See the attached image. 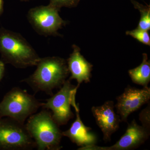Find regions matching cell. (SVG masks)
Masks as SVG:
<instances>
[{"label": "cell", "mask_w": 150, "mask_h": 150, "mask_svg": "<svg viewBox=\"0 0 150 150\" xmlns=\"http://www.w3.org/2000/svg\"><path fill=\"white\" fill-rule=\"evenodd\" d=\"M33 74L22 82L26 83L35 92L53 95L54 89L62 87L69 74L64 59L58 57L40 58Z\"/></svg>", "instance_id": "1"}, {"label": "cell", "mask_w": 150, "mask_h": 150, "mask_svg": "<svg viewBox=\"0 0 150 150\" xmlns=\"http://www.w3.org/2000/svg\"><path fill=\"white\" fill-rule=\"evenodd\" d=\"M38 150H59L63 137L52 113L43 110L30 116L25 125Z\"/></svg>", "instance_id": "2"}, {"label": "cell", "mask_w": 150, "mask_h": 150, "mask_svg": "<svg viewBox=\"0 0 150 150\" xmlns=\"http://www.w3.org/2000/svg\"><path fill=\"white\" fill-rule=\"evenodd\" d=\"M0 52L7 63L17 68L36 66L40 59L24 38L8 30L0 33Z\"/></svg>", "instance_id": "3"}, {"label": "cell", "mask_w": 150, "mask_h": 150, "mask_svg": "<svg viewBox=\"0 0 150 150\" xmlns=\"http://www.w3.org/2000/svg\"><path fill=\"white\" fill-rule=\"evenodd\" d=\"M42 103L25 90L13 88L0 103V118L7 117L24 124L26 119L41 107Z\"/></svg>", "instance_id": "4"}, {"label": "cell", "mask_w": 150, "mask_h": 150, "mask_svg": "<svg viewBox=\"0 0 150 150\" xmlns=\"http://www.w3.org/2000/svg\"><path fill=\"white\" fill-rule=\"evenodd\" d=\"M78 89L69 79L66 80L57 93L46 100V102L42 103L41 107L52 111V117L59 126L66 125L74 117L71 105L75 111L79 110L75 99Z\"/></svg>", "instance_id": "5"}, {"label": "cell", "mask_w": 150, "mask_h": 150, "mask_svg": "<svg viewBox=\"0 0 150 150\" xmlns=\"http://www.w3.org/2000/svg\"><path fill=\"white\" fill-rule=\"evenodd\" d=\"M36 148L25 125L12 118H0V149L24 150Z\"/></svg>", "instance_id": "6"}, {"label": "cell", "mask_w": 150, "mask_h": 150, "mask_svg": "<svg viewBox=\"0 0 150 150\" xmlns=\"http://www.w3.org/2000/svg\"><path fill=\"white\" fill-rule=\"evenodd\" d=\"M59 9L49 5L31 9L28 18L37 32L42 35H54L65 24L59 16Z\"/></svg>", "instance_id": "7"}, {"label": "cell", "mask_w": 150, "mask_h": 150, "mask_svg": "<svg viewBox=\"0 0 150 150\" xmlns=\"http://www.w3.org/2000/svg\"><path fill=\"white\" fill-rule=\"evenodd\" d=\"M143 87L139 89L128 86L123 93L116 98L117 103L114 106L121 121L127 122V118L131 113L149 101L150 88Z\"/></svg>", "instance_id": "8"}, {"label": "cell", "mask_w": 150, "mask_h": 150, "mask_svg": "<svg viewBox=\"0 0 150 150\" xmlns=\"http://www.w3.org/2000/svg\"><path fill=\"white\" fill-rule=\"evenodd\" d=\"M150 130L137 124L134 119L128 125L126 132L115 144L109 147L95 145L87 146L85 150H127L138 147L149 139Z\"/></svg>", "instance_id": "9"}, {"label": "cell", "mask_w": 150, "mask_h": 150, "mask_svg": "<svg viewBox=\"0 0 150 150\" xmlns=\"http://www.w3.org/2000/svg\"><path fill=\"white\" fill-rule=\"evenodd\" d=\"M114 103L106 101L100 106H93L92 113L98 126L102 131L105 142H109L111 136L119 128L121 120L120 116L115 113Z\"/></svg>", "instance_id": "10"}, {"label": "cell", "mask_w": 150, "mask_h": 150, "mask_svg": "<svg viewBox=\"0 0 150 150\" xmlns=\"http://www.w3.org/2000/svg\"><path fill=\"white\" fill-rule=\"evenodd\" d=\"M73 51L67 61V66L71 76L69 80L75 79L77 82L79 88L83 82L90 81L93 65L89 63L80 53L78 46H73Z\"/></svg>", "instance_id": "11"}, {"label": "cell", "mask_w": 150, "mask_h": 150, "mask_svg": "<svg viewBox=\"0 0 150 150\" xmlns=\"http://www.w3.org/2000/svg\"><path fill=\"white\" fill-rule=\"evenodd\" d=\"M76 119L69 129L62 132V135L81 147L95 145L97 142L96 135L91 129L86 126L80 118L79 110H76Z\"/></svg>", "instance_id": "12"}, {"label": "cell", "mask_w": 150, "mask_h": 150, "mask_svg": "<svg viewBox=\"0 0 150 150\" xmlns=\"http://www.w3.org/2000/svg\"><path fill=\"white\" fill-rule=\"evenodd\" d=\"M129 74L134 83L143 87L148 86L150 81V62L147 54H143L142 64L137 68L129 70Z\"/></svg>", "instance_id": "13"}, {"label": "cell", "mask_w": 150, "mask_h": 150, "mask_svg": "<svg viewBox=\"0 0 150 150\" xmlns=\"http://www.w3.org/2000/svg\"><path fill=\"white\" fill-rule=\"evenodd\" d=\"M134 4L135 7L138 9L141 13V19L137 28L148 31L150 29V7L145 6L136 2Z\"/></svg>", "instance_id": "14"}, {"label": "cell", "mask_w": 150, "mask_h": 150, "mask_svg": "<svg viewBox=\"0 0 150 150\" xmlns=\"http://www.w3.org/2000/svg\"><path fill=\"white\" fill-rule=\"evenodd\" d=\"M126 34L132 36L145 45H150V35L147 30L137 28L133 30L126 31Z\"/></svg>", "instance_id": "15"}, {"label": "cell", "mask_w": 150, "mask_h": 150, "mask_svg": "<svg viewBox=\"0 0 150 150\" xmlns=\"http://www.w3.org/2000/svg\"><path fill=\"white\" fill-rule=\"evenodd\" d=\"M50 5L58 9L62 7L74 6L77 4L79 0H50Z\"/></svg>", "instance_id": "16"}, {"label": "cell", "mask_w": 150, "mask_h": 150, "mask_svg": "<svg viewBox=\"0 0 150 150\" xmlns=\"http://www.w3.org/2000/svg\"><path fill=\"white\" fill-rule=\"evenodd\" d=\"M150 105L144 109L139 115V119L142 123V126L150 130Z\"/></svg>", "instance_id": "17"}, {"label": "cell", "mask_w": 150, "mask_h": 150, "mask_svg": "<svg viewBox=\"0 0 150 150\" xmlns=\"http://www.w3.org/2000/svg\"><path fill=\"white\" fill-rule=\"evenodd\" d=\"M5 71V65L4 62L0 61V81L2 79Z\"/></svg>", "instance_id": "18"}, {"label": "cell", "mask_w": 150, "mask_h": 150, "mask_svg": "<svg viewBox=\"0 0 150 150\" xmlns=\"http://www.w3.org/2000/svg\"><path fill=\"white\" fill-rule=\"evenodd\" d=\"M2 7V1L0 0V13L1 11Z\"/></svg>", "instance_id": "19"}]
</instances>
